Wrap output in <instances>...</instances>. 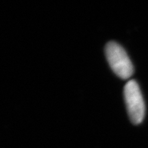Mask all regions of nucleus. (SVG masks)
I'll list each match as a JSON object with an SVG mask.
<instances>
[{
  "instance_id": "obj_1",
  "label": "nucleus",
  "mask_w": 148,
  "mask_h": 148,
  "mask_svg": "<svg viewBox=\"0 0 148 148\" xmlns=\"http://www.w3.org/2000/svg\"><path fill=\"white\" fill-rule=\"evenodd\" d=\"M105 55L110 66L117 76L122 79H129L134 73V66L126 51L116 42L106 45Z\"/></svg>"
},
{
  "instance_id": "obj_2",
  "label": "nucleus",
  "mask_w": 148,
  "mask_h": 148,
  "mask_svg": "<svg viewBox=\"0 0 148 148\" xmlns=\"http://www.w3.org/2000/svg\"><path fill=\"white\" fill-rule=\"evenodd\" d=\"M125 105L131 122L134 125L142 123L145 116V103L138 84L129 80L124 88Z\"/></svg>"
}]
</instances>
